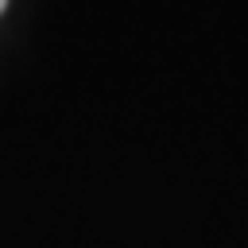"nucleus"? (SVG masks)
<instances>
[{
    "label": "nucleus",
    "instance_id": "1",
    "mask_svg": "<svg viewBox=\"0 0 248 248\" xmlns=\"http://www.w3.org/2000/svg\"><path fill=\"white\" fill-rule=\"evenodd\" d=\"M4 4H8V0H0V12H4Z\"/></svg>",
    "mask_w": 248,
    "mask_h": 248
}]
</instances>
